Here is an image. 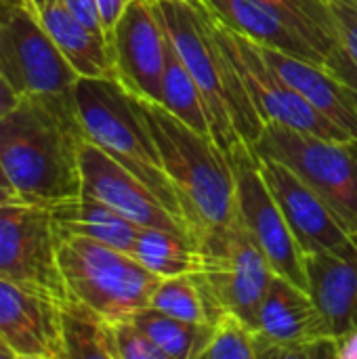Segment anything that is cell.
Here are the masks:
<instances>
[{
  "mask_svg": "<svg viewBox=\"0 0 357 359\" xmlns=\"http://www.w3.org/2000/svg\"><path fill=\"white\" fill-rule=\"evenodd\" d=\"M160 105L166 107L175 118H179L189 128L213 137L200 88H198L196 80L191 78L189 69L185 67V63L181 61L170 38L166 44V63H164V76H162Z\"/></svg>",
  "mask_w": 357,
  "mask_h": 359,
  "instance_id": "24",
  "label": "cell"
},
{
  "mask_svg": "<svg viewBox=\"0 0 357 359\" xmlns=\"http://www.w3.org/2000/svg\"><path fill=\"white\" fill-rule=\"evenodd\" d=\"M128 2H130V0H97L99 15H101V23H103V29H105L107 42L112 40L114 27H116L118 19L122 17V13L126 11ZM109 48H112V46H109Z\"/></svg>",
  "mask_w": 357,
  "mask_h": 359,
  "instance_id": "32",
  "label": "cell"
},
{
  "mask_svg": "<svg viewBox=\"0 0 357 359\" xmlns=\"http://www.w3.org/2000/svg\"><path fill=\"white\" fill-rule=\"evenodd\" d=\"M76 101L21 99L0 120V160L27 204L57 208L82 196Z\"/></svg>",
  "mask_w": 357,
  "mask_h": 359,
  "instance_id": "1",
  "label": "cell"
},
{
  "mask_svg": "<svg viewBox=\"0 0 357 359\" xmlns=\"http://www.w3.org/2000/svg\"><path fill=\"white\" fill-rule=\"evenodd\" d=\"M227 156L236 179V206L242 225L267 257L274 273L307 290L303 252L263 177L259 154L250 143L238 141Z\"/></svg>",
  "mask_w": 357,
  "mask_h": 359,
  "instance_id": "8",
  "label": "cell"
},
{
  "mask_svg": "<svg viewBox=\"0 0 357 359\" xmlns=\"http://www.w3.org/2000/svg\"><path fill=\"white\" fill-rule=\"evenodd\" d=\"M257 44V42H255ZM265 61L320 114L332 120L349 137L357 139V107L347 84L326 63H314L297 55L257 44Z\"/></svg>",
  "mask_w": 357,
  "mask_h": 359,
  "instance_id": "18",
  "label": "cell"
},
{
  "mask_svg": "<svg viewBox=\"0 0 357 359\" xmlns=\"http://www.w3.org/2000/svg\"><path fill=\"white\" fill-rule=\"evenodd\" d=\"M19 6H25V0H0V21L6 19Z\"/></svg>",
  "mask_w": 357,
  "mask_h": 359,
  "instance_id": "36",
  "label": "cell"
},
{
  "mask_svg": "<svg viewBox=\"0 0 357 359\" xmlns=\"http://www.w3.org/2000/svg\"><path fill=\"white\" fill-rule=\"evenodd\" d=\"M57 257L69 297L109 322L147 309L162 280L128 252L63 231H57Z\"/></svg>",
  "mask_w": 357,
  "mask_h": 359,
  "instance_id": "5",
  "label": "cell"
},
{
  "mask_svg": "<svg viewBox=\"0 0 357 359\" xmlns=\"http://www.w3.org/2000/svg\"><path fill=\"white\" fill-rule=\"evenodd\" d=\"M202 265L194 273L217 313H236L252 328L265 292L276 276L267 257L250 238L240 217L198 246Z\"/></svg>",
  "mask_w": 357,
  "mask_h": 359,
  "instance_id": "6",
  "label": "cell"
},
{
  "mask_svg": "<svg viewBox=\"0 0 357 359\" xmlns=\"http://www.w3.org/2000/svg\"><path fill=\"white\" fill-rule=\"evenodd\" d=\"M133 322L160 347L166 359H200L213 324H194L147 307L133 316Z\"/></svg>",
  "mask_w": 357,
  "mask_h": 359,
  "instance_id": "23",
  "label": "cell"
},
{
  "mask_svg": "<svg viewBox=\"0 0 357 359\" xmlns=\"http://www.w3.org/2000/svg\"><path fill=\"white\" fill-rule=\"evenodd\" d=\"M74 101L84 139L141 179L162 204L185 223L141 101L116 78H78Z\"/></svg>",
  "mask_w": 357,
  "mask_h": 359,
  "instance_id": "4",
  "label": "cell"
},
{
  "mask_svg": "<svg viewBox=\"0 0 357 359\" xmlns=\"http://www.w3.org/2000/svg\"><path fill=\"white\" fill-rule=\"evenodd\" d=\"M238 72L246 84V90L255 103V109L263 124H282L301 133L326 137V139H351L332 120L320 114L309 101H305L261 55L259 46L225 25H221Z\"/></svg>",
  "mask_w": 357,
  "mask_h": 359,
  "instance_id": "12",
  "label": "cell"
},
{
  "mask_svg": "<svg viewBox=\"0 0 357 359\" xmlns=\"http://www.w3.org/2000/svg\"><path fill=\"white\" fill-rule=\"evenodd\" d=\"M337 359H357V328L335 339Z\"/></svg>",
  "mask_w": 357,
  "mask_h": 359,
  "instance_id": "34",
  "label": "cell"
},
{
  "mask_svg": "<svg viewBox=\"0 0 357 359\" xmlns=\"http://www.w3.org/2000/svg\"><path fill=\"white\" fill-rule=\"evenodd\" d=\"M65 359H118L114 324L78 299L61 303Z\"/></svg>",
  "mask_w": 357,
  "mask_h": 359,
  "instance_id": "21",
  "label": "cell"
},
{
  "mask_svg": "<svg viewBox=\"0 0 357 359\" xmlns=\"http://www.w3.org/2000/svg\"><path fill=\"white\" fill-rule=\"evenodd\" d=\"M0 337L17 359H65L61 303L0 276Z\"/></svg>",
  "mask_w": 357,
  "mask_h": 359,
  "instance_id": "16",
  "label": "cell"
},
{
  "mask_svg": "<svg viewBox=\"0 0 357 359\" xmlns=\"http://www.w3.org/2000/svg\"><path fill=\"white\" fill-rule=\"evenodd\" d=\"M21 204H27L23 200V196L19 194V189L15 187L13 179L8 177L2 160H0V208L4 206H21Z\"/></svg>",
  "mask_w": 357,
  "mask_h": 359,
  "instance_id": "33",
  "label": "cell"
},
{
  "mask_svg": "<svg viewBox=\"0 0 357 359\" xmlns=\"http://www.w3.org/2000/svg\"><path fill=\"white\" fill-rule=\"evenodd\" d=\"M357 238V236H356ZM307 292L328 337L357 328V246L351 252H311L303 257Z\"/></svg>",
  "mask_w": 357,
  "mask_h": 359,
  "instance_id": "17",
  "label": "cell"
},
{
  "mask_svg": "<svg viewBox=\"0 0 357 359\" xmlns=\"http://www.w3.org/2000/svg\"><path fill=\"white\" fill-rule=\"evenodd\" d=\"M139 101L179 198L189 236L200 246L223 231L238 215L229 156L210 135L189 128L160 103Z\"/></svg>",
  "mask_w": 357,
  "mask_h": 359,
  "instance_id": "3",
  "label": "cell"
},
{
  "mask_svg": "<svg viewBox=\"0 0 357 359\" xmlns=\"http://www.w3.org/2000/svg\"><path fill=\"white\" fill-rule=\"evenodd\" d=\"M166 44L168 34L156 0H130L109 40L116 80L135 97L160 103Z\"/></svg>",
  "mask_w": 357,
  "mask_h": 359,
  "instance_id": "13",
  "label": "cell"
},
{
  "mask_svg": "<svg viewBox=\"0 0 357 359\" xmlns=\"http://www.w3.org/2000/svg\"><path fill=\"white\" fill-rule=\"evenodd\" d=\"M0 359H17L15 351L6 345V341L0 337Z\"/></svg>",
  "mask_w": 357,
  "mask_h": 359,
  "instance_id": "38",
  "label": "cell"
},
{
  "mask_svg": "<svg viewBox=\"0 0 357 359\" xmlns=\"http://www.w3.org/2000/svg\"><path fill=\"white\" fill-rule=\"evenodd\" d=\"M55 4H59V0H25V6H27L34 15H38V13L44 11V8H50V6H55Z\"/></svg>",
  "mask_w": 357,
  "mask_h": 359,
  "instance_id": "37",
  "label": "cell"
},
{
  "mask_svg": "<svg viewBox=\"0 0 357 359\" xmlns=\"http://www.w3.org/2000/svg\"><path fill=\"white\" fill-rule=\"evenodd\" d=\"M261 158L263 177L278 200L286 223L303 252H351L357 238L347 231L337 212L324 202V198L311 189L290 166Z\"/></svg>",
  "mask_w": 357,
  "mask_h": 359,
  "instance_id": "14",
  "label": "cell"
},
{
  "mask_svg": "<svg viewBox=\"0 0 357 359\" xmlns=\"http://www.w3.org/2000/svg\"><path fill=\"white\" fill-rule=\"evenodd\" d=\"M19 101H21V97L11 88V84L0 76V120L4 118V116H8L17 105H19Z\"/></svg>",
  "mask_w": 357,
  "mask_h": 359,
  "instance_id": "35",
  "label": "cell"
},
{
  "mask_svg": "<svg viewBox=\"0 0 357 359\" xmlns=\"http://www.w3.org/2000/svg\"><path fill=\"white\" fill-rule=\"evenodd\" d=\"M0 76L21 99L55 103H72L80 78L27 6L0 21Z\"/></svg>",
  "mask_w": 357,
  "mask_h": 359,
  "instance_id": "7",
  "label": "cell"
},
{
  "mask_svg": "<svg viewBox=\"0 0 357 359\" xmlns=\"http://www.w3.org/2000/svg\"><path fill=\"white\" fill-rule=\"evenodd\" d=\"M221 25L250 38L261 46H271L314 63H326V55L339 44L320 23L297 11L265 0H198Z\"/></svg>",
  "mask_w": 357,
  "mask_h": 359,
  "instance_id": "11",
  "label": "cell"
},
{
  "mask_svg": "<svg viewBox=\"0 0 357 359\" xmlns=\"http://www.w3.org/2000/svg\"><path fill=\"white\" fill-rule=\"evenodd\" d=\"M149 307L194 324H215L219 313L194 273L162 278Z\"/></svg>",
  "mask_w": 357,
  "mask_h": 359,
  "instance_id": "25",
  "label": "cell"
},
{
  "mask_svg": "<svg viewBox=\"0 0 357 359\" xmlns=\"http://www.w3.org/2000/svg\"><path fill=\"white\" fill-rule=\"evenodd\" d=\"M36 17L80 78H116L112 48L103 36L84 27L61 4L44 8Z\"/></svg>",
  "mask_w": 357,
  "mask_h": 359,
  "instance_id": "19",
  "label": "cell"
},
{
  "mask_svg": "<svg viewBox=\"0 0 357 359\" xmlns=\"http://www.w3.org/2000/svg\"><path fill=\"white\" fill-rule=\"evenodd\" d=\"M332 13L339 44L357 63V0H326Z\"/></svg>",
  "mask_w": 357,
  "mask_h": 359,
  "instance_id": "28",
  "label": "cell"
},
{
  "mask_svg": "<svg viewBox=\"0 0 357 359\" xmlns=\"http://www.w3.org/2000/svg\"><path fill=\"white\" fill-rule=\"evenodd\" d=\"M326 67L335 74V76H339L345 84H347V88H349V93H351V97H353V101H356V107H357V63L356 59L341 46V44H337L328 55H326Z\"/></svg>",
  "mask_w": 357,
  "mask_h": 359,
  "instance_id": "30",
  "label": "cell"
},
{
  "mask_svg": "<svg viewBox=\"0 0 357 359\" xmlns=\"http://www.w3.org/2000/svg\"><path fill=\"white\" fill-rule=\"evenodd\" d=\"M112 324L118 359H166L160 347L133 322V318Z\"/></svg>",
  "mask_w": 357,
  "mask_h": 359,
  "instance_id": "27",
  "label": "cell"
},
{
  "mask_svg": "<svg viewBox=\"0 0 357 359\" xmlns=\"http://www.w3.org/2000/svg\"><path fill=\"white\" fill-rule=\"evenodd\" d=\"M259 359H337L335 337L307 290L282 276H274L259 309Z\"/></svg>",
  "mask_w": 357,
  "mask_h": 359,
  "instance_id": "9",
  "label": "cell"
},
{
  "mask_svg": "<svg viewBox=\"0 0 357 359\" xmlns=\"http://www.w3.org/2000/svg\"><path fill=\"white\" fill-rule=\"evenodd\" d=\"M59 4L74 17L78 19L84 27H88L90 32L105 36V29H103V23H101V15H99V6H97V0H59Z\"/></svg>",
  "mask_w": 357,
  "mask_h": 359,
  "instance_id": "31",
  "label": "cell"
},
{
  "mask_svg": "<svg viewBox=\"0 0 357 359\" xmlns=\"http://www.w3.org/2000/svg\"><path fill=\"white\" fill-rule=\"evenodd\" d=\"M130 255L158 278L196 273L202 265V252L191 238L154 227L139 229Z\"/></svg>",
  "mask_w": 357,
  "mask_h": 359,
  "instance_id": "22",
  "label": "cell"
},
{
  "mask_svg": "<svg viewBox=\"0 0 357 359\" xmlns=\"http://www.w3.org/2000/svg\"><path fill=\"white\" fill-rule=\"evenodd\" d=\"M0 276L59 303L72 299L59 267L57 231L48 208L34 204L0 208Z\"/></svg>",
  "mask_w": 357,
  "mask_h": 359,
  "instance_id": "10",
  "label": "cell"
},
{
  "mask_svg": "<svg viewBox=\"0 0 357 359\" xmlns=\"http://www.w3.org/2000/svg\"><path fill=\"white\" fill-rule=\"evenodd\" d=\"M80 172L82 194L101 200L135 225L166 229L189 238L185 223L177 219L141 179L86 139L80 145Z\"/></svg>",
  "mask_w": 357,
  "mask_h": 359,
  "instance_id": "15",
  "label": "cell"
},
{
  "mask_svg": "<svg viewBox=\"0 0 357 359\" xmlns=\"http://www.w3.org/2000/svg\"><path fill=\"white\" fill-rule=\"evenodd\" d=\"M200 359H259L255 328L236 313H221Z\"/></svg>",
  "mask_w": 357,
  "mask_h": 359,
  "instance_id": "26",
  "label": "cell"
},
{
  "mask_svg": "<svg viewBox=\"0 0 357 359\" xmlns=\"http://www.w3.org/2000/svg\"><path fill=\"white\" fill-rule=\"evenodd\" d=\"M53 225L57 231L82 236L122 252L133 250L135 238L139 233V225L128 221L124 215L114 210L112 206L103 204L97 198L82 194L78 200L50 208Z\"/></svg>",
  "mask_w": 357,
  "mask_h": 359,
  "instance_id": "20",
  "label": "cell"
},
{
  "mask_svg": "<svg viewBox=\"0 0 357 359\" xmlns=\"http://www.w3.org/2000/svg\"><path fill=\"white\" fill-rule=\"evenodd\" d=\"M265 2H271V4H280L284 8H290V11H297L301 13L303 17L320 23L322 27H326L330 34H335L337 38V29H335V21H332V13H330V6L326 0H265ZM339 40V38H337Z\"/></svg>",
  "mask_w": 357,
  "mask_h": 359,
  "instance_id": "29",
  "label": "cell"
},
{
  "mask_svg": "<svg viewBox=\"0 0 357 359\" xmlns=\"http://www.w3.org/2000/svg\"><path fill=\"white\" fill-rule=\"evenodd\" d=\"M181 61L196 80L210 133L229 154L238 141L255 145L265 124L238 72L221 23L198 0H156Z\"/></svg>",
  "mask_w": 357,
  "mask_h": 359,
  "instance_id": "2",
  "label": "cell"
}]
</instances>
